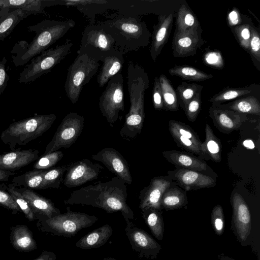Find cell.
<instances>
[{"label":"cell","instance_id":"4dcf8cb0","mask_svg":"<svg viewBox=\"0 0 260 260\" xmlns=\"http://www.w3.org/2000/svg\"><path fill=\"white\" fill-rule=\"evenodd\" d=\"M175 30L186 32L201 30L200 22L195 14L188 7L182 4L176 15Z\"/></svg>","mask_w":260,"mask_h":260},{"label":"cell","instance_id":"f1b7e54d","mask_svg":"<svg viewBox=\"0 0 260 260\" xmlns=\"http://www.w3.org/2000/svg\"><path fill=\"white\" fill-rule=\"evenodd\" d=\"M215 106L242 114L260 115V103L258 99L254 96L238 99L228 104Z\"/></svg>","mask_w":260,"mask_h":260},{"label":"cell","instance_id":"9a60e30c","mask_svg":"<svg viewBox=\"0 0 260 260\" xmlns=\"http://www.w3.org/2000/svg\"><path fill=\"white\" fill-rule=\"evenodd\" d=\"M169 176L185 191L210 188L216 185V180L198 171L176 168L168 172Z\"/></svg>","mask_w":260,"mask_h":260},{"label":"cell","instance_id":"836d02e7","mask_svg":"<svg viewBox=\"0 0 260 260\" xmlns=\"http://www.w3.org/2000/svg\"><path fill=\"white\" fill-rule=\"evenodd\" d=\"M46 170H34L14 177L12 183L16 187L23 186L30 189H40Z\"/></svg>","mask_w":260,"mask_h":260},{"label":"cell","instance_id":"d6986e66","mask_svg":"<svg viewBox=\"0 0 260 260\" xmlns=\"http://www.w3.org/2000/svg\"><path fill=\"white\" fill-rule=\"evenodd\" d=\"M17 190L28 202L36 219L41 217L51 218L61 214L60 210L55 207L52 201L32 189L26 188H17Z\"/></svg>","mask_w":260,"mask_h":260},{"label":"cell","instance_id":"3957f363","mask_svg":"<svg viewBox=\"0 0 260 260\" xmlns=\"http://www.w3.org/2000/svg\"><path fill=\"white\" fill-rule=\"evenodd\" d=\"M101 24L124 53L139 50L149 43L151 34L137 16L116 13L106 15Z\"/></svg>","mask_w":260,"mask_h":260},{"label":"cell","instance_id":"ffe728a7","mask_svg":"<svg viewBox=\"0 0 260 260\" xmlns=\"http://www.w3.org/2000/svg\"><path fill=\"white\" fill-rule=\"evenodd\" d=\"M39 153L38 149L30 148L26 150L18 149L0 154V169L14 172L37 160Z\"/></svg>","mask_w":260,"mask_h":260},{"label":"cell","instance_id":"277c9868","mask_svg":"<svg viewBox=\"0 0 260 260\" xmlns=\"http://www.w3.org/2000/svg\"><path fill=\"white\" fill-rule=\"evenodd\" d=\"M55 114L35 115L11 123L2 132V141L15 150L17 146L24 145L41 136L56 120Z\"/></svg>","mask_w":260,"mask_h":260},{"label":"cell","instance_id":"5bb4252c","mask_svg":"<svg viewBox=\"0 0 260 260\" xmlns=\"http://www.w3.org/2000/svg\"><path fill=\"white\" fill-rule=\"evenodd\" d=\"M91 158L101 162L126 184L132 183L128 164L117 150L111 147L103 148L96 154L92 155Z\"/></svg>","mask_w":260,"mask_h":260},{"label":"cell","instance_id":"2e32d148","mask_svg":"<svg viewBox=\"0 0 260 260\" xmlns=\"http://www.w3.org/2000/svg\"><path fill=\"white\" fill-rule=\"evenodd\" d=\"M202 29L179 32L175 31L172 41L173 54L176 57L193 56L204 43Z\"/></svg>","mask_w":260,"mask_h":260},{"label":"cell","instance_id":"f546056e","mask_svg":"<svg viewBox=\"0 0 260 260\" xmlns=\"http://www.w3.org/2000/svg\"><path fill=\"white\" fill-rule=\"evenodd\" d=\"M186 191L177 186L168 188L164 193L160 204L167 211L182 208L187 204Z\"/></svg>","mask_w":260,"mask_h":260},{"label":"cell","instance_id":"7402d4cb","mask_svg":"<svg viewBox=\"0 0 260 260\" xmlns=\"http://www.w3.org/2000/svg\"><path fill=\"white\" fill-rule=\"evenodd\" d=\"M124 53L115 49L104 56L100 72L97 77V82L100 87H103L110 79L120 73L124 62Z\"/></svg>","mask_w":260,"mask_h":260},{"label":"cell","instance_id":"1f68e13d","mask_svg":"<svg viewBox=\"0 0 260 260\" xmlns=\"http://www.w3.org/2000/svg\"><path fill=\"white\" fill-rule=\"evenodd\" d=\"M45 1L42 0H0L1 8L19 9L27 16L44 12Z\"/></svg>","mask_w":260,"mask_h":260},{"label":"cell","instance_id":"6da1fadb","mask_svg":"<svg viewBox=\"0 0 260 260\" xmlns=\"http://www.w3.org/2000/svg\"><path fill=\"white\" fill-rule=\"evenodd\" d=\"M126 184L116 176L106 182L98 181L72 192L65 205H82L102 209L108 213L120 212L124 220L134 219L126 203Z\"/></svg>","mask_w":260,"mask_h":260},{"label":"cell","instance_id":"60d3db41","mask_svg":"<svg viewBox=\"0 0 260 260\" xmlns=\"http://www.w3.org/2000/svg\"><path fill=\"white\" fill-rule=\"evenodd\" d=\"M7 189L13 198L21 211L24 213L26 218L30 221L36 219L35 214L32 211L28 202L17 190V187L12 183L7 185Z\"/></svg>","mask_w":260,"mask_h":260},{"label":"cell","instance_id":"8992f818","mask_svg":"<svg viewBox=\"0 0 260 260\" xmlns=\"http://www.w3.org/2000/svg\"><path fill=\"white\" fill-rule=\"evenodd\" d=\"M100 61L86 53H77L69 67L64 84L66 94L72 104H76L83 87L96 74Z\"/></svg>","mask_w":260,"mask_h":260},{"label":"cell","instance_id":"f6af8a7d","mask_svg":"<svg viewBox=\"0 0 260 260\" xmlns=\"http://www.w3.org/2000/svg\"><path fill=\"white\" fill-rule=\"evenodd\" d=\"M7 187L6 184H0V205L11 210L13 214H16L21 210Z\"/></svg>","mask_w":260,"mask_h":260},{"label":"cell","instance_id":"52a82bcc","mask_svg":"<svg viewBox=\"0 0 260 260\" xmlns=\"http://www.w3.org/2000/svg\"><path fill=\"white\" fill-rule=\"evenodd\" d=\"M73 43L67 39L61 44L48 49L30 60L20 73L18 82L27 83L47 74L70 53Z\"/></svg>","mask_w":260,"mask_h":260},{"label":"cell","instance_id":"7a4b0ae2","mask_svg":"<svg viewBox=\"0 0 260 260\" xmlns=\"http://www.w3.org/2000/svg\"><path fill=\"white\" fill-rule=\"evenodd\" d=\"M75 24V21L71 19H45L28 26V30L34 32L35 36L29 43L21 41L15 45L13 51L14 54L12 56L14 65L19 67L26 64L62 38Z\"/></svg>","mask_w":260,"mask_h":260},{"label":"cell","instance_id":"d6a6232c","mask_svg":"<svg viewBox=\"0 0 260 260\" xmlns=\"http://www.w3.org/2000/svg\"><path fill=\"white\" fill-rule=\"evenodd\" d=\"M142 217L153 236L161 240L164 233V222L161 210L145 208L141 210Z\"/></svg>","mask_w":260,"mask_h":260},{"label":"cell","instance_id":"7c38bea8","mask_svg":"<svg viewBox=\"0 0 260 260\" xmlns=\"http://www.w3.org/2000/svg\"><path fill=\"white\" fill-rule=\"evenodd\" d=\"M231 203L233 210L232 229L241 243L245 242L251 230V216L248 205L241 194L234 193Z\"/></svg>","mask_w":260,"mask_h":260},{"label":"cell","instance_id":"ab89813d","mask_svg":"<svg viewBox=\"0 0 260 260\" xmlns=\"http://www.w3.org/2000/svg\"><path fill=\"white\" fill-rule=\"evenodd\" d=\"M169 129L170 132H173L183 136L201 146L202 142L197 133L191 127L185 123L180 121L171 120L169 122Z\"/></svg>","mask_w":260,"mask_h":260},{"label":"cell","instance_id":"680465c9","mask_svg":"<svg viewBox=\"0 0 260 260\" xmlns=\"http://www.w3.org/2000/svg\"><path fill=\"white\" fill-rule=\"evenodd\" d=\"M103 260H117V259L113 257H108L104 258L103 259Z\"/></svg>","mask_w":260,"mask_h":260},{"label":"cell","instance_id":"c3c4849f","mask_svg":"<svg viewBox=\"0 0 260 260\" xmlns=\"http://www.w3.org/2000/svg\"><path fill=\"white\" fill-rule=\"evenodd\" d=\"M203 60L207 66L213 68L221 69L224 66V61L219 51H210L206 52L203 55Z\"/></svg>","mask_w":260,"mask_h":260},{"label":"cell","instance_id":"8d00e7d4","mask_svg":"<svg viewBox=\"0 0 260 260\" xmlns=\"http://www.w3.org/2000/svg\"><path fill=\"white\" fill-rule=\"evenodd\" d=\"M69 164L46 170L43 176L40 189L58 188L63 181V175L67 171Z\"/></svg>","mask_w":260,"mask_h":260},{"label":"cell","instance_id":"484cf974","mask_svg":"<svg viewBox=\"0 0 260 260\" xmlns=\"http://www.w3.org/2000/svg\"><path fill=\"white\" fill-rule=\"evenodd\" d=\"M113 231L112 226L106 224L83 236L76 242V246L83 249L100 247L108 241Z\"/></svg>","mask_w":260,"mask_h":260},{"label":"cell","instance_id":"9c48e42d","mask_svg":"<svg viewBox=\"0 0 260 260\" xmlns=\"http://www.w3.org/2000/svg\"><path fill=\"white\" fill-rule=\"evenodd\" d=\"M99 106L103 116L111 127L117 121L120 112H123V78L121 73L117 74L108 82L99 98Z\"/></svg>","mask_w":260,"mask_h":260},{"label":"cell","instance_id":"e0dca14e","mask_svg":"<svg viewBox=\"0 0 260 260\" xmlns=\"http://www.w3.org/2000/svg\"><path fill=\"white\" fill-rule=\"evenodd\" d=\"M171 185V181L161 177L153 178L149 184L140 192L139 208L161 210V200L165 191Z\"/></svg>","mask_w":260,"mask_h":260},{"label":"cell","instance_id":"603a6c76","mask_svg":"<svg viewBox=\"0 0 260 260\" xmlns=\"http://www.w3.org/2000/svg\"><path fill=\"white\" fill-rule=\"evenodd\" d=\"M164 157L176 168L198 172L206 171L209 168L207 163L201 158L184 151L172 150L162 152Z\"/></svg>","mask_w":260,"mask_h":260},{"label":"cell","instance_id":"b9f144b4","mask_svg":"<svg viewBox=\"0 0 260 260\" xmlns=\"http://www.w3.org/2000/svg\"><path fill=\"white\" fill-rule=\"evenodd\" d=\"M63 157L62 151L57 150L43 154L34 164V170H46L54 166Z\"/></svg>","mask_w":260,"mask_h":260},{"label":"cell","instance_id":"5b68a950","mask_svg":"<svg viewBox=\"0 0 260 260\" xmlns=\"http://www.w3.org/2000/svg\"><path fill=\"white\" fill-rule=\"evenodd\" d=\"M66 209L65 213L51 218H37L38 229L52 235L70 238L82 229L92 225L98 220L94 215L73 211L70 207Z\"/></svg>","mask_w":260,"mask_h":260},{"label":"cell","instance_id":"e575fe53","mask_svg":"<svg viewBox=\"0 0 260 260\" xmlns=\"http://www.w3.org/2000/svg\"><path fill=\"white\" fill-rule=\"evenodd\" d=\"M169 73L173 76H177L181 79L192 81H202L213 77L211 74L187 66L176 65L169 70Z\"/></svg>","mask_w":260,"mask_h":260},{"label":"cell","instance_id":"ee69618b","mask_svg":"<svg viewBox=\"0 0 260 260\" xmlns=\"http://www.w3.org/2000/svg\"><path fill=\"white\" fill-rule=\"evenodd\" d=\"M177 146L188 152L201 156V146L191 140L173 132H170Z\"/></svg>","mask_w":260,"mask_h":260},{"label":"cell","instance_id":"83f0119b","mask_svg":"<svg viewBox=\"0 0 260 260\" xmlns=\"http://www.w3.org/2000/svg\"><path fill=\"white\" fill-rule=\"evenodd\" d=\"M9 8H2L0 18V41H4L13 30L18 24L27 17L19 9L9 11Z\"/></svg>","mask_w":260,"mask_h":260},{"label":"cell","instance_id":"74e56055","mask_svg":"<svg viewBox=\"0 0 260 260\" xmlns=\"http://www.w3.org/2000/svg\"><path fill=\"white\" fill-rule=\"evenodd\" d=\"M251 92L252 89L249 87L242 88L227 87L212 96L209 100V101L212 103V106H215L220 105L221 103L250 94Z\"/></svg>","mask_w":260,"mask_h":260},{"label":"cell","instance_id":"f5cc1de1","mask_svg":"<svg viewBox=\"0 0 260 260\" xmlns=\"http://www.w3.org/2000/svg\"><path fill=\"white\" fill-rule=\"evenodd\" d=\"M227 22L231 27H235L242 24V18L237 9L234 8L227 15Z\"/></svg>","mask_w":260,"mask_h":260},{"label":"cell","instance_id":"816d5d0a","mask_svg":"<svg viewBox=\"0 0 260 260\" xmlns=\"http://www.w3.org/2000/svg\"><path fill=\"white\" fill-rule=\"evenodd\" d=\"M7 62L6 57H3L0 60V96L5 91L9 80V76L6 68Z\"/></svg>","mask_w":260,"mask_h":260},{"label":"cell","instance_id":"d590c367","mask_svg":"<svg viewBox=\"0 0 260 260\" xmlns=\"http://www.w3.org/2000/svg\"><path fill=\"white\" fill-rule=\"evenodd\" d=\"M158 79L162 95L164 109L170 111H177L179 107L177 93L170 81L162 74L160 75Z\"/></svg>","mask_w":260,"mask_h":260},{"label":"cell","instance_id":"ac0fdd59","mask_svg":"<svg viewBox=\"0 0 260 260\" xmlns=\"http://www.w3.org/2000/svg\"><path fill=\"white\" fill-rule=\"evenodd\" d=\"M209 113L214 125L225 134L231 133L238 129L243 122L248 120L246 114L212 105L209 108Z\"/></svg>","mask_w":260,"mask_h":260},{"label":"cell","instance_id":"bcb514c9","mask_svg":"<svg viewBox=\"0 0 260 260\" xmlns=\"http://www.w3.org/2000/svg\"><path fill=\"white\" fill-rule=\"evenodd\" d=\"M211 221L215 233L221 236L224 232V217L221 205H215L212 211Z\"/></svg>","mask_w":260,"mask_h":260},{"label":"cell","instance_id":"d4e9b609","mask_svg":"<svg viewBox=\"0 0 260 260\" xmlns=\"http://www.w3.org/2000/svg\"><path fill=\"white\" fill-rule=\"evenodd\" d=\"M10 238L12 246L19 251L30 252L37 249L32 233L25 225L12 226Z\"/></svg>","mask_w":260,"mask_h":260},{"label":"cell","instance_id":"4316f807","mask_svg":"<svg viewBox=\"0 0 260 260\" xmlns=\"http://www.w3.org/2000/svg\"><path fill=\"white\" fill-rule=\"evenodd\" d=\"M221 143L208 123L205 126V140L201 145V158L219 162L221 160Z\"/></svg>","mask_w":260,"mask_h":260},{"label":"cell","instance_id":"7bdbcfd3","mask_svg":"<svg viewBox=\"0 0 260 260\" xmlns=\"http://www.w3.org/2000/svg\"><path fill=\"white\" fill-rule=\"evenodd\" d=\"M239 45L245 50L248 51L251 37V25L241 24L232 29Z\"/></svg>","mask_w":260,"mask_h":260},{"label":"cell","instance_id":"681fc988","mask_svg":"<svg viewBox=\"0 0 260 260\" xmlns=\"http://www.w3.org/2000/svg\"><path fill=\"white\" fill-rule=\"evenodd\" d=\"M248 52L258 62L260 61V36L258 31L251 25V37Z\"/></svg>","mask_w":260,"mask_h":260},{"label":"cell","instance_id":"44dd1931","mask_svg":"<svg viewBox=\"0 0 260 260\" xmlns=\"http://www.w3.org/2000/svg\"><path fill=\"white\" fill-rule=\"evenodd\" d=\"M173 18L172 13L160 15L158 16V23L153 26L150 54L154 61H155L168 41L172 29Z\"/></svg>","mask_w":260,"mask_h":260},{"label":"cell","instance_id":"7dc6e473","mask_svg":"<svg viewBox=\"0 0 260 260\" xmlns=\"http://www.w3.org/2000/svg\"><path fill=\"white\" fill-rule=\"evenodd\" d=\"M201 92L197 94V95L192 99L183 109L185 112V115L190 122H194L201 109Z\"/></svg>","mask_w":260,"mask_h":260},{"label":"cell","instance_id":"db71d44e","mask_svg":"<svg viewBox=\"0 0 260 260\" xmlns=\"http://www.w3.org/2000/svg\"><path fill=\"white\" fill-rule=\"evenodd\" d=\"M33 260H56V256L51 251L44 250L38 258Z\"/></svg>","mask_w":260,"mask_h":260},{"label":"cell","instance_id":"cb8c5ba5","mask_svg":"<svg viewBox=\"0 0 260 260\" xmlns=\"http://www.w3.org/2000/svg\"><path fill=\"white\" fill-rule=\"evenodd\" d=\"M58 5L76 7L77 9L90 19L91 24H94L97 14L103 13L108 8L109 2L105 0H61Z\"/></svg>","mask_w":260,"mask_h":260},{"label":"cell","instance_id":"4fadbf2b","mask_svg":"<svg viewBox=\"0 0 260 260\" xmlns=\"http://www.w3.org/2000/svg\"><path fill=\"white\" fill-rule=\"evenodd\" d=\"M104 169L100 164H94L88 159L79 160L69 164L63 183L69 188L80 186L96 179Z\"/></svg>","mask_w":260,"mask_h":260},{"label":"cell","instance_id":"30bf717a","mask_svg":"<svg viewBox=\"0 0 260 260\" xmlns=\"http://www.w3.org/2000/svg\"><path fill=\"white\" fill-rule=\"evenodd\" d=\"M84 125V118L83 116L76 112L67 114L46 147L43 154L59 150L60 148L70 147L81 135Z\"/></svg>","mask_w":260,"mask_h":260},{"label":"cell","instance_id":"ba28073f","mask_svg":"<svg viewBox=\"0 0 260 260\" xmlns=\"http://www.w3.org/2000/svg\"><path fill=\"white\" fill-rule=\"evenodd\" d=\"M115 49L114 39L101 23H90L82 31L77 53H86L101 61L104 56Z\"/></svg>","mask_w":260,"mask_h":260},{"label":"cell","instance_id":"6f0895ef","mask_svg":"<svg viewBox=\"0 0 260 260\" xmlns=\"http://www.w3.org/2000/svg\"><path fill=\"white\" fill-rule=\"evenodd\" d=\"M220 260H234L224 255H220Z\"/></svg>","mask_w":260,"mask_h":260},{"label":"cell","instance_id":"8fae6325","mask_svg":"<svg viewBox=\"0 0 260 260\" xmlns=\"http://www.w3.org/2000/svg\"><path fill=\"white\" fill-rule=\"evenodd\" d=\"M125 221V234L132 248L138 253L139 257L155 259L161 249V246L149 234L137 227L129 219Z\"/></svg>","mask_w":260,"mask_h":260},{"label":"cell","instance_id":"11a10c76","mask_svg":"<svg viewBox=\"0 0 260 260\" xmlns=\"http://www.w3.org/2000/svg\"><path fill=\"white\" fill-rule=\"evenodd\" d=\"M15 172L4 170L0 169V182L7 181L10 178L16 175Z\"/></svg>","mask_w":260,"mask_h":260},{"label":"cell","instance_id":"f907efd6","mask_svg":"<svg viewBox=\"0 0 260 260\" xmlns=\"http://www.w3.org/2000/svg\"><path fill=\"white\" fill-rule=\"evenodd\" d=\"M152 99L155 109L160 110L164 109L162 95L158 77H156L154 80Z\"/></svg>","mask_w":260,"mask_h":260},{"label":"cell","instance_id":"9f6ffc18","mask_svg":"<svg viewBox=\"0 0 260 260\" xmlns=\"http://www.w3.org/2000/svg\"><path fill=\"white\" fill-rule=\"evenodd\" d=\"M243 145L249 149H253L255 147L254 144L252 140L247 139L243 141Z\"/></svg>","mask_w":260,"mask_h":260},{"label":"cell","instance_id":"f35d334b","mask_svg":"<svg viewBox=\"0 0 260 260\" xmlns=\"http://www.w3.org/2000/svg\"><path fill=\"white\" fill-rule=\"evenodd\" d=\"M203 86L194 83L182 82L177 88L176 92L179 96V103L182 109L193 99L198 93L201 92Z\"/></svg>","mask_w":260,"mask_h":260}]
</instances>
